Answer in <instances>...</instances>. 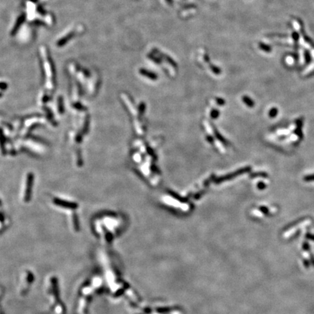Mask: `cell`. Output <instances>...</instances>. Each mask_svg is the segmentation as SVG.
<instances>
[{
    "label": "cell",
    "mask_w": 314,
    "mask_h": 314,
    "mask_svg": "<svg viewBox=\"0 0 314 314\" xmlns=\"http://www.w3.org/2000/svg\"><path fill=\"white\" fill-rule=\"evenodd\" d=\"M277 113H278L277 109H276V108H273V109L270 111L269 116L271 117V118H274V117H276V116L277 115Z\"/></svg>",
    "instance_id": "obj_5"
},
{
    "label": "cell",
    "mask_w": 314,
    "mask_h": 314,
    "mask_svg": "<svg viewBox=\"0 0 314 314\" xmlns=\"http://www.w3.org/2000/svg\"><path fill=\"white\" fill-rule=\"evenodd\" d=\"M166 1H167L168 3H172V0H166Z\"/></svg>",
    "instance_id": "obj_12"
},
{
    "label": "cell",
    "mask_w": 314,
    "mask_h": 314,
    "mask_svg": "<svg viewBox=\"0 0 314 314\" xmlns=\"http://www.w3.org/2000/svg\"><path fill=\"white\" fill-rule=\"evenodd\" d=\"M297 138H298V137H297L296 135H294V134H293V135H291V136H290V139H291L292 140H294V141L297 140Z\"/></svg>",
    "instance_id": "obj_10"
},
{
    "label": "cell",
    "mask_w": 314,
    "mask_h": 314,
    "mask_svg": "<svg viewBox=\"0 0 314 314\" xmlns=\"http://www.w3.org/2000/svg\"><path fill=\"white\" fill-rule=\"evenodd\" d=\"M305 181H313L314 180V175H308V176L305 177Z\"/></svg>",
    "instance_id": "obj_8"
},
{
    "label": "cell",
    "mask_w": 314,
    "mask_h": 314,
    "mask_svg": "<svg viewBox=\"0 0 314 314\" xmlns=\"http://www.w3.org/2000/svg\"><path fill=\"white\" fill-rule=\"evenodd\" d=\"M260 209L261 211L263 212L264 213H268V210L266 208V207H261Z\"/></svg>",
    "instance_id": "obj_11"
},
{
    "label": "cell",
    "mask_w": 314,
    "mask_h": 314,
    "mask_svg": "<svg viewBox=\"0 0 314 314\" xmlns=\"http://www.w3.org/2000/svg\"><path fill=\"white\" fill-rule=\"evenodd\" d=\"M290 133V130H278L277 131V134L278 135H287V134Z\"/></svg>",
    "instance_id": "obj_6"
},
{
    "label": "cell",
    "mask_w": 314,
    "mask_h": 314,
    "mask_svg": "<svg viewBox=\"0 0 314 314\" xmlns=\"http://www.w3.org/2000/svg\"><path fill=\"white\" fill-rule=\"evenodd\" d=\"M140 72L141 74L144 75L145 77L146 76V77H149V78H150V79H156V74H154L153 73L151 72V71H147L146 69H140Z\"/></svg>",
    "instance_id": "obj_1"
},
{
    "label": "cell",
    "mask_w": 314,
    "mask_h": 314,
    "mask_svg": "<svg viewBox=\"0 0 314 314\" xmlns=\"http://www.w3.org/2000/svg\"><path fill=\"white\" fill-rule=\"evenodd\" d=\"M258 188L260 190H263V189H265L266 188V185L263 182H260L258 184Z\"/></svg>",
    "instance_id": "obj_7"
},
{
    "label": "cell",
    "mask_w": 314,
    "mask_h": 314,
    "mask_svg": "<svg viewBox=\"0 0 314 314\" xmlns=\"http://www.w3.org/2000/svg\"><path fill=\"white\" fill-rule=\"evenodd\" d=\"M32 175H31V174H30V175H28V179H27V184H26V185H27V189L26 190V196H28V193H31V184H32Z\"/></svg>",
    "instance_id": "obj_2"
},
{
    "label": "cell",
    "mask_w": 314,
    "mask_h": 314,
    "mask_svg": "<svg viewBox=\"0 0 314 314\" xmlns=\"http://www.w3.org/2000/svg\"><path fill=\"white\" fill-rule=\"evenodd\" d=\"M302 126V122L301 120H297V127H299V128H301Z\"/></svg>",
    "instance_id": "obj_9"
},
{
    "label": "cell",
    "mask_w": 314,
    "mask_h": 314,
    "mask_svg": "<svg viewBox=\"0 0 314 314\" xmlns=\"http://www.w3.org/2000/svg\"><path fill=\"white\" fill-rule=\"evenodd\" d=\"M251 178H258V177H261V178H268V175L265 172H255L252 173L250 175Z\"/></svg>",
    "instance_id": "obj_3"
},
{
    "label": "cell",
    "mask_w": 314,
    "mask_h": 314,
    "mask_svg": "<svg viewBox=\"0 0 314 314\" xmlns=\"http://www.w3.org/2000/svg\"><path fill=\"white\" fill-rule=\"evenodd\" d=\"M243 101H244V103H245L246 104L249 106V107H253V106H254V102H253L251 99L247 98V97H244V98H243Z\"/></svg>",
    "instance_id": "obj_4"
}]
</instances>
